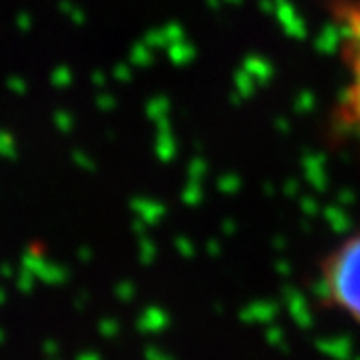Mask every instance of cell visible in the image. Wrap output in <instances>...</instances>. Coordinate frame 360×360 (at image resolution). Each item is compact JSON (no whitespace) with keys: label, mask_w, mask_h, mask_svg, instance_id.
Wrapping results in <instances>:
<instances>
[{"label":"cell","mask_w":360,"mask_h":360,"mask_svg":"<svg viewBox=\"0 0 360 360\" xmlns=\"http://www.w3.org/2000/svg\"><path fill=\"white\" fill-rule=\"evenodd\" d=\"M319 293L330 311L360 328V233L343 237L326 252Z\"/></svg>","instance_id":"6da1fadb"},{"label":"cell","mask_w":360,"mask_h":360,"mask_svg":"<svg viewBox=\"0 0 360 360\" xmlns=\"http://www.w3.org/2000/svg\"><path fill=\"white\" fill-rule=\"evenodd\" d=\"M328 13L339 33V55L345 68L341 122L360 146V0H330Z\"/></svg>","instance_id":"7a4b0ae2"}]
</instances>
